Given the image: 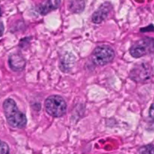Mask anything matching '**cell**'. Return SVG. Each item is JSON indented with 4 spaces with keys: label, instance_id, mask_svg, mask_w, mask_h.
Segmentation results:
<instances>
[{
    "label": "cell",
    "instance_id": "cell-1",
    "mask_svg": "<svg viewBox=\"0 0 154 154\" xmlns=\"http://www.w3.org/2000/svg\"><path fill=\"white\" fill-rule=\"evenodd\" d=\"M3 110L8 123L11 127L23 129L27 123L25 114L21 112L17 108L16 102L12 99H7L3 103Z\"/></svg>",
    "mask_w": 154,
    "mask_h": 154
},
{
    "label": "cell",
    "instance_id": "cell-2",
    "mask_svg": "<svg viewBox=\"0 0 154 154\" xmlns=\"http://www.w3.org/2000/svg\"><path fill=\"white\" fill-rule=\"evenodd\" d=\"M45 107L48 114L54 117H63L67 109L65 99L57 95H53L47 98L45 102Z\"/></svg>",
    "mask_w": 154,
    "mask_h": 154
},
{
    "label": "cell",
    "instance_id": "cell-3",
    "mask_svg": "<svg viewBox=\"0 0 154 154\" xmlns=\"http://www.w3.org/2000/svg\"><path fill=\"white\" fill-rule=\"evenodd\" d=\"M129 53L134 58H140L154 53V38L146 37L137 41L132 45Z\"/></svg>",
    "mask_w": 154,
    "mask_h": 154
},
{
    "label": "cell",
    "instance_id": "cell-4",
    "mask_svg": "<svg viewBox=\"0 0 154 154\" xmlns=\"http://www.w3.org/2000/svg\"><path fill=\"white\" fill-rule=\"evenodd\" d=\"M115 57L114 51L109 46H99L92 54V60L97 66H105L111 63Z\"/></svg>",
    "mask_w": 154,
    "mask_h": 154
},
{
    "label": "cell",
    "instance_id": "cell-5",
    "mask_svg": "<svg viewBox=\"0 0 154 154\" xmlns=\"http://www.w3.org/2000/svg\"><path fill=\"white\" fill-rule=\"evenodd\" d=\"M153 69L148 63L137 64L130 72V78L138 83L146 82L151 78Z\"/></svg>",
    "mask_w": 154,
    "mask_h": 154
},
{
    "label": "cell",
    "instance_id": "cell-6",
    "mask_svg": "<svg viewBox=\"0 0 154 154\" xmlns=\"http://www.w3.org/2000/svg\"><path fill=\"white\" fill-rule=\"evenodd\" d=\"M113 7L111 3H103L92 15V21L94 23H101L107 19Z\"/></svg>",
    "mask_w": 154,
    "mask_h": 154
},
{
    "label": "cell",
    "instance_id": "cell-7",
    "mask_svg": "<svg viewBox=\"0 0 154 154\" xmlns=\"http://www.w3.org/2000/svg\"><path fill=\"white\" fill-rule=\"evenodd\" d=\"M60 5V0H45L38 6L37 11L42 15H46L52 11L56 10Z\"/></svg>",
    "mask_w": 154,
    "mask_h": 154
},
{
    "label": "cell",
    "instance_id": "cell-8",
    "mask_svg": "<svg viewBox=\"0 0 154 154\" xmlns=\"http://www.w3.org/2000/svg\"><path fill=\"white\" fill-rule=\"evenodd\" d=\"M8 63L12 70L21 71L25 68L26 60L20 54H13L9 57Z\"/></svg>",
    "mask_w": 154,
    "mask_h": 154
},
{
    "label": "cell",
    "instance_id": "cell-9",
    "mask_svg": "<svg viewBox=\"0 0 154 154\" xmlns=\"http://www.w3.org/2000/svg\"><path fill=\"white\" fill-rule=\"evenodd\" d=\"M85 8L84 0H70L69 8L71 12L75 14L81 13Z\"/></svg>",
    "mask_w": 154,
    "mask_h": 154
},
{
    "label": "cell",
    "instance_id": "cell-10",
    "mask_svg": "<svg viewBox=\"0 0 154 154\" xmlns=\"http://www.w3.org/2000/svg\"><path fill=\"white\" fill-rule=\"evenodd\" d=\"M138 154H154V146L152 144L143 146L138 150Z\"/></svg>",
    "mask_w": 154,
    "mask_h": 154
},
{
    "label": "cell",
    "instance_id": "cell-11",
    "mask_svg": "<svg viewBox=\"0 0 154 154\" xmlns=\"http://www.w3.org/2000/svg\"><path fill=\"white\" fill-rule=\"evenodd\" d=\"M0 154H9L8 145L1 140H0Z\"/></svg>",
    "mask_w": 154,
    "mask_h": 154
},
{
    "label": "cell",
    "instance_id": "cell-12",
    "mask_svg": "<svg viewBox=\"0 0 154 154\" xmlns=\"http://www.w3.org/2000/svg\"><path fill=\"white\" fill-rule=\"evenodd\" d=\"M149 117L153 121H154V103L150 105V110H149Z\"/></svg>",
    "mask_w": 154,
    "mask_h": 154
},
{
    "label": "cell",
    "instance_id": "cell-13",
    "mask_svg": "<svg viewBox=\"0 0 154 154\" xmlns=\"http://www.w3.org/2000/svg\"><path fill=\"white\" fill-rule=\"evenodd\" d=\"M3 32H4V26H3L2 23L0 22V37L2 35Z\"/></svg>",
    "mask_w": 154,
    "mask_h": 154
},
{
    "label": "cell",
    "instance_id": "cell-14",
    "mask_svg": "<svg viewBox=\"0 0 154 154\" xmlns=\"http://www.w3.org/2000/svg\"><path fill=\"white\" fill-rule=\"evenodd\" d=\"M2 15V11H1V9H0V16Z\"/></svg>",
    "mask_w": 154,
    "mask_h": 154
}]
</instances>
